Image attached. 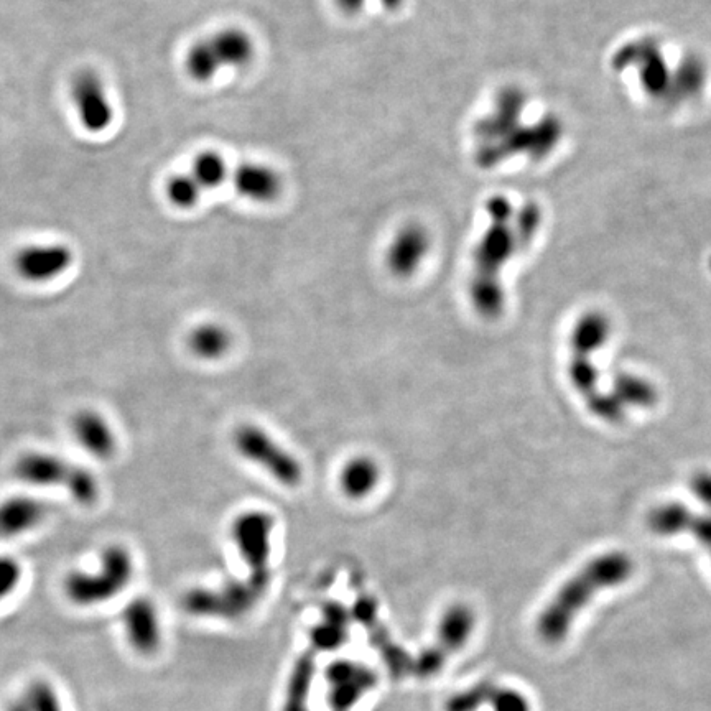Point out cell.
I'll return each mask as SVG.
<instances>
[{
	"label": "cell",
	"instance_id": "cell-1",
	"mask_svg": "<svg viewBox=\"0 0 711 711\" xmlns=\"http://www.w3.org/2000/svg\"><path fill=\"white\" fill-rule=\"evenodd\" d=\"M489 224L474 247L470 297L473 308L486 320H496L506 307L502 269L512 257L529 249L516 228V208L506 196L494 195L484 203Z\"/></svg>",
	"mask_w": 711,
	"mask_h": 711
},
{
	"label": "cell",
	"instance_id": "cell-2",
	"mask_svg": "<svg viewBox=\"0 0 711 711\" xmlns=\"http://www.w3.org/2000/svg\"><path fill=\"white\" fill-rule=\"evenodd\" d=\"M634 573V563L626 552L601 553L591 558L568 578L537 618V634L547 644H558L568 636L578 614L600 591L626 583Z\"/></svg>",
	"mask_w": 711,
	"mask_h": 711
},
{
	"label": "cell",
	"instance_id": "cell-3",
	"mask_svg": "<svg viewBox=\"0 0 711 711\" xmlns=\"http://www.w3.org/2000/svg\"><path fill=\"white\" fill-rule=\"evenodd\" d=\"M135 577L134 553L126 545L109 544L101 552L98 570H75L63 580V593L71 605L94 608L121 595Z\"/></svg>",
	"mask_w": 711,
	"mask_h": 711
},
{
	"label": "cell",
	"instance_id": "cell-4",
	"mask_svg": "<svg viewBox=\"0 0 711 711\" xmlns=\"http://www.w3.org/2000/svg\"><path fill=\"white\" fill-rule=\"evenodd\" d=\"M563 137V122L555 114H547L530 126H519L506 137L478 145L474 163L483 170H491L517 155H527L532 160L549 157Z\"/></svg>",
	"mask_w": 711,
	"mask_h": 711
},
{
	"label": "cell",
	"instance_id": "cell-5",
	"mask_svg": "<svg viewBox=\"0 0 711 711\" xmlns=\"http://www.w3.org/2000/svg\"><path fill=\"white\" fill-rule=\"evenodd\" d=\"M231 442L237 455L261 468L285 488H295L302 483L300 461L256 423H242L236 427Z\"/></svg>",
	"mask_w": 711,
	"mask_h": 711
},
{
	"label": "cell",
	"instance_id": "cell-6",
	"mask_svg": "<svg viewBox=\"0 0 711 711\" xmlns=\"http://www.w3.org/2000/svg\"><path fill=\"white\" fill-rule=\"evenodd\" d=\"M275 519L261 509L244 511L234 517L231 540L247 568V580L259 590L267 591L270 585V558H272V532Z\"/></svg>",
	"mask_w": 711,
	"mask_h": 711
},
{
	"label": "cell",
	"instance_id": "cell-7",
	"mask_svg": "<svg viewBox=\"0 0 711 711\" xmlns=\"http://www.w3.org/2000/svg\"><path fill=\"white\" fill-rule=\"evenodd\" d=\"M265 593L251 581L228 580L218 588L196 586L183 595L182 606L195 618L234 621L242 618L261 601Z\"/></svg>",
	"mask_w": 711,
	"mask_h": 711
},
{
	"label": "cell",
	"instance_id": "cell-8",
	"mask_svg": "<svg viewBox=\"0 0 711 711\" xmlns=\"http://www.w3.org/2000/svg\"><path fill=\"white\" fill-rule=\"evenodd\" d=\"M328 705L333 711H351L366 693L376 688V670L354 660L338 659L325 669Z\"/></svg>",
	"mask_w": 711,
	"mask_h": 711
},
{
	"label": "cell",
	"instance_id": "cell-9",
	"mask_svg": "<svg viewBox=\"0 0 711 711\" xmlns=\"http://www.w3.org/2000/svg\"><path fill=\"white\" fill-rule=\"evenodd\" d=\"M71 99L78 112L81 126L89 134H101L114 121V107L107 96L103 79L94 71L84 70L71 83Z\"/></svg>",
	"mask_w": 711,
	"mask_h": 711
},
{
	"label": "cell",
	"instance_id": "cell-10",
	"mask_svg": "<svg viewBox=\"0 0 711 711\" xmlns=\"http://www.w3.org/2000/svg\"><path fill=\"white\" fill-rule=\"evenodd\" d=\"M75 261L71 247L65 244H33L15 256V272L30 284H48L65 274Z\"/></svg>",
	"mask_w": 711,
	"mask_h": 711
},
{
	"label": "cell",
	"instance_id": "cell-11",
	"mask_svg": "<svg viewBox=\"0 0 711 711\" xmlns=\"http://www.w3.org/2000/svg\"><path fill=\"white\" fill-rule=\"evenodd\" d=\"M527 93L519 86H506L499 91L493 111L481 117L473 127L479 145L491 144L522 126V114L527 107Z\"/></svg>",
	"mask_w": 711,
	"mask_h": 711
},
{
	"label": "cell",
	"instance_id": "cell-12",
	"mask_svg": "<svg viewBox=\"0 0 711 711\" xmlns=\"http://www.w3.org/2000/svg\"><path fill=\"white\" fill-rule=\"evenodd\" d=\"M127 644L140 656H154L163 641L162 621L154 601L139 596L122 611Z\"/></svg>",
	"mask_w": 711,
	"mask_h": 711
},
{
	"label": "cell",
	"instance_id": "cell-13",
	"mask_svg": "<svg viewBox=\"0 0 711 711\" xmlns=\"http://www.w3.org/2000/svg\"><path fill=\"white\" fill-rule=\"evenodd\" d=\"M76 466L48 451L30 450L15 460L14 474L19 481L33 488H61L66 491Z\"/></svg>",
	"mask_w": 711,
	"mask_h": 711
},
{
	"label": "cell",
	"instance_id": "cell-14",
	"mask_svg": "<svg viewBox=\"0 0 711 711\" xmlns=\"http://www.w3.org/2000/svg\"><path fill=\"white\" fill-rule=\"evenodd\" d=\"M71 433L81 450L99 461L116 456L119 440L106 415L96 409H81L71 419Z\"/></svg>",
	"mask_w": 711,
	"mask_h": 711
},
{
	"label": "cell",
	"instance_id": "cell-15",
	"mask_svg": "<svg viewBox=\"0 0 711 711\" xmlns=\"http://www.w3.org/2000/svg\"><path fill=\"white\" fill-rule=\"evenodd\" d=\"M432 246V237L422 224H405L387 249V267L395 277L407 279L422 265Z\"/></svg>",
	"mask_w": 711,
	"mask_h": 711
},
{
	"label": "cell",
	"instance_id": "cell-16",
	"mask_svg": "<svg viewBox=\"0 0 711 711\" xmlns=\"http://www.w3.org/2000/svg\"><path fill=\"white\" fill-rule=\"evenodd\" d=\"M48 506L42 499L17 494L0 502V539H17L47 521Z\"/></svg>",
	"mask_w": 711,
	"mask_h": 711
},
{
	"label": "cell",
	"instance_id": "cell-17",
	"mask_svg": "<svg viewBox=\"0 0 711 711\" xmlns=\"http://www.w3.org/2000/svg\"><path fill=\"white\" fill-rule=\"evenodd\" d=\"M233 185L239 195L257 203L274 201L282 191V178L262 163H242L234 170Z\"/></svg>",
	"mask_w": 711,
	"mask_h": 711
},
{
	"label": "cell",
	"instance_id": "cell-18",
	"mask_svg": "<svg viewBox=\"0 0 711 711\" xmlns=\"http://www.w3.org/2000/svg\"><path fill=\"white\" fill-rule=\"evenodd\" d=\"M353 621L351 611L340 603H326L321 611L320 623L313 626L310 642L318 652H335L346 644L349 637V624Z\"/></svg>",
	"mask_w": 711,
	"mask_h": 711
},
{
	"label": "cell",
	"instance_id": "cell-19",
	"mask_svg": "<svg viewBox=\"0 0 711 711\" xmlns=\"http://www.w3.org/2000/svg\"><path fill=\"white\" fill-rule=\"evenodd\" d=\"M186 346L201 361H221L233 348V335L226 326L216 321H205L188 333Z\"/></svg>",
	"mask_w": 711,
	"mask_h": 711
},
{
	"label": "cell",
	"instance_id": "cell-20",
	"mask_svg": "<svg viewBox=\"0 0 711 711\" xmlns=\"http://www.w3.org/2000/svg\"><path fill=\"white\" fill-rule=\"evenodd\" d=\"M476 628V614L463 603H456L443 613L437 628V644L448 654L460 652Z\"/></svg>",
	"mask_w": 711,
	"mask_h": 711
},
{
	"label": "cell",
	"instance_id": "cell-21",
	"mask_svg": "<svg viewBox=\"0 0 711 711\" xmlns=\"http://www.w3.org/2000/svg\"><path fill=\"white\" fill-rule=\"evenodd\" d=\"M214 52L224 68H244L256 53L254 40L241 28H226L210 37Z\"/></svg>",
	"mask_w": 711,
	"mask_h": 711
},
{
	"label": "cell",
	"instance_id": "cell-22",
	"mask_svg": "<svg viewBox=\"0 0 711 711\" xmlns=\"http://www.w3.org/2000/svg\"><path fill=\"white\" fill-rule=\"evenodd\" d=\"M611 335V323L605 313L598 310L583 313L573 326L572 353L595 354L605 346Z\"/></svg>",
	"mask_w": 711,
	"mask_h": 711
},
{
	"label": "cell",
	"instance_id": "cell-23",
	"mask_svg": "<svg viewBox=\"0 0 711 711\" xmlns=\"http://www.w3.org/2000/svg\"><path fill=\"white\" fill-rule=\"evenodd\" d=\"M315 674V656L312 652H305L293 664L289 682H287V690H285L282 711H310L308 697H310Z\"/></svg>",
	"mask_w": 711,
	"mask_h": 711
},
{
	"label": "cell",
	"instance_id": "cell-24",
	"mask_svg": "<svg viewBox=\"0 0 711 711\" xmlns=\"http://www.w3.org/2000/svg\"><path fill=\"white\" fill-rule=\"evenodd\" d=\"M369 641L372 647L377 649L381 654L384 664H386L389 674L394 679H402L405 675L412 674L414 669V657L410 656L409 652L405 651L404 647L399 646L392 639L391 634L382 626L379 621L369 626L368 629Z\"/></svg>",
	"mask_w": 711,
	"mask_h": 711
},
{
	"label": "cell",
	"instance_id": "cell-25",
	"mask_svg": "<svg viewBox=\"0 0 711 711\" xmlns=\"http://www.w3.org/2000/svg\"><path fill=\"white\" fill-rule=\"evenodd\" d=\"M381 473L376 461L368 456H358L349 461L341 471V489L351 499H363L371 494L379 483Z\"/></svg>",
	"mask_w": 711,
	"mask_h": 711
},
{
	"label": "cell",
	"instance_id": "cell-26",
	"mask_svg": "<svg viewBox=\"0 0 711 711\" xmlns=\"http://www.w3.org/2000/svg\"><path fill=\"white\" fill-rule=\"evenodd\" d=\"M186 73L196 83H211L223 65L214 52L210 37L201 38L188 48L185 58Z\"/></svg>",
	"mask_w": 711,
	"mask_h": 711
},
{
	"label": "cell",
	"instance_id": "cell-27",
	"mask_svg": "<svg viewBox=\"0 0 711 711\" xmlns=\"http://www.w3.org/2000/svg\"><path fill=\"white\" fill-rule=\"evenodd\" d=\"M692 509H688L680 502H667L654 507L647 516V526L660 537L684 534L688 519L692 516Z\"/></svg>",
	"mask_w": 711,
	"mask_h": 711
},
{
	"label": "cell",
	"instance_id": "cell-28",
	"mask_svg": "<svg viewBox=\"0 0 711 711\" xmlns=\"http://www.w3.org/2000/svg\"><path fill=\"white\" fill-rule=\"evenodd\" d=\"M613 394L618 397L619 402L628 407H637V409H649L652 405H656L657 391L656 387L652 386L651 382L642 379V377L634 376V374H621L616 377L613 386Z\"/></svg>",
	"mask_w": 711,
	"mask_h": 711
},
{
	"label": "cell",
	"instance_id": "cell-29",
	"mask_svg": "<svg viewBox=\"0 0 711 711\" xmlns=\"http://www.w3.org/2000/svg\"><path fill=\"white\" fill-rule=\"evenodd\" d=\"M191 175L195 177L196 182L200 183L203 190H211L223 185L224 180L228 178L229 170L221 155L208 150V152H201L193 160Z\"/></svg>",
	"mask_w": 711,
	"mask_h": 711
},
{
	"label": "cell",
	"instance_id": "cell-30",
	"mask_svg": "<svg viewBox=\"0 0 711 711\" xmlns=\"http://www.w3.org/2000/svg\"><path fill=\"white\" fill-rule=\"evenodd\" d=\"M165 191H167L168 201L173 206L188 210V208L195 206L200 201L203 188H201L200 183L196 182L191 173H188V175L183 173V175H175V177L170 178L167 185H165Z\"/></svg>",
	"mask_w": 711,
	"mask_h": 711
},
{
	"label": "cell",
	"instance_id": "cell-31",
	"mask_svg": "<svg viewBox=\"0 0 711 711\" xmlns=\"http://www.w3.org/2000/svg\"><path fill=\"white\" fill-rule=\"evenodd\" d=\"M494 687L496 685L491 682H479L463 692L455 693L445 702V711H478L488 705Z\"/></svg>",
	"mask_w": 711,
	"mask_h": 711
},
{
	"label": "cell",
	"instance_id": "cell-32",
	"mask_svg": "<svg viewBox=\"0 0 711 711\" xmlns=\"http://www.w3.org/2000/svg\"><path fill=\"white\" fill-rule=\"evenodd\" d=\"M25 708L28 711H65L61 705L60 695L47 680H35L30 684L25 698Z\"/></svg>",
	"mask_w": 711,
	"mask_h": 711
},
{
	"label": "cell",
	"instance_id": "cell-33",
	"mask_svg": "<svg viewBox=\"0 0 711 711\" xmlns=\"http://www.w3.org/2000/svg\"><path fill=\"white\" fill-rule=\"evenodd\" d=\"M448 657H450V654L447 651H443L442 647L435 642L432 646L425 647L419 656L414 657L412 674L415 677H419V679H432V677L442 672L443 667L447 665Z\"/></svg>",
	"mask_w": 711,
	"mask_h": 711
},
{
	"label": "cell",
	"instance_id": "cell-34",
	"mask_svg": "<svg viewBox=\"0 0 711 711\" xmlns=\"http://www.w3.org/2000/svg\"><path fill=\"white\" fill-rule=\"evenodd\" d=\"M24 578V567L17 558L0 555V603L19 590Z\"/></svg>",
	"mask_w": 711,
	"mask_h": 711
},
{
	"label": "cell",
	"instance_id": "cell-35",
	"mask_svg": "<svg viewBox=\"0 0 711 711\" xmlns=\"http://www.w3.org/2000/svg\"><path fill=\"white\" fill-rule=\"evenodd\" d=\"M488 705L493 711H532L529 698L509 687H494Z\"/></svg>",
	"mask_w": 711,
	"mask_h": 711
},
{
	"label": "cell",
	"instance_id": "cell-36",
	"mask_svg": "<svg viewBox=\"0 0 711 711\" xmlns=\"http://www.w3.org/2000/svg\"><path fill=\"white\" fill-rule=\"evenodd\" d=\"M351 616H353V621L361 624L364 629H368L369 626L379 621L377 601L372 596H359L358 600L354 601L353 608H351Z\"/></svg>",
	"mask_w": 711,
	"mask_h": 711
},
{
	"label": "cell",
	"instance_id": "cell-37",
	"mask_svg": "<svg viewBox=\"0 0 711 711\" xmlns=\"http://www.w3.org/2000/svg\"><path fill=\"white\" fill-rule=\"evenodd\" d=\"M687 534H692L697 539L698 544L702 545L703 549H707L711 557V512L710 514H695L688 519ZM684 532V534H685Z\"/></svg>",
	"mask_w": 711,
	"mask_h": 711
},
{
	"label": "cell",
	"instance_id": "cell-38",
	"mask_svg": "<svg viewBox=\"0 0 711 711\" xmlns=\"http://www.w3.org/2000/svg\"><path fill=\"white\" fill-rule=\"evenodd\" d=\"M690 489H692L693 496L711 511L710 471H698V473L693 474V478L690 479Z\"/></svg>",
	"mask_w": 711,
	"mask_h": 711
},
{
	"label": "cell",
	"instance_id": "cell-39",
	"mask_svg": "<svg viewBox=\"0 0 711 711\" xmlns=\"http://www.w3.org/2000/svg\"><path fill=\"white\" fill-rule=\"evenodd\" d=\"M336 7L346 15H358L366 5V0H335Z\"/></svg>",
	"mask_w": 711,
	"mask_h": 711
},
{
	"label": "cell",
	"instance_id": "cell-40",
	"mask_svg": "<svg viewBox=\"0 0 711 711\" xmlns=\"http://www.w3.org/2000/svg\"><path fill=\"white\" fill-rule=\"evenodd\" d=\"M381 5L389 12H397L404 5V0H381Z\"/></svg>",
	"mask_w": 711,
	"mask_h": 711
}]
</instances>
